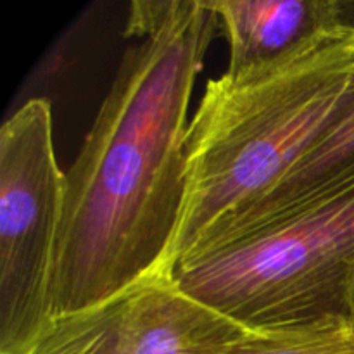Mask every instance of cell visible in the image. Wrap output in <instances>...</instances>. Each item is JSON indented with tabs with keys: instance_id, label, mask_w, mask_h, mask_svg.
<instances>
[{
	"instance_id": "obj_6",
	"label": "cell",
	"mask_w": 354,
	"mask_h": 354,
	"mask_svg": "<svg viewBox=\"0 0 354 354\" xmlns=\"http://www.w3.org/2000/svg\"><path fill=\"white\" fill-rule=\"evenodd\" d=\"M228 40L227 71L277 61L348 23L337 0H214Z\"/></svg>"
},
{
	"instance_id": "obj_3",
	"label": "cell",
	"mask_w": 354,
	"mask_h": 354,
	"mask_svg": "<svg viewBox=\"0 0 354 354\" xmlns=\"http://www.w3.org/2000/svg\"><path fill=\"white\" fill-rule=\"evenodd\" d=\"M171 277L245 328L353 320L354 166L214 225Z\"/></svg>"
},
{
	"instance_id": "obj_8",
	"label": "cell",
	"mask_w": 354,
	"mask_h": 354,
	"mask_svg": "<svg viewBox=\"0 0 354 354\" xmlns=\"http://www.w3.org/2000/svg\"><path fill=\"white\" fill-rule=\"evenodd\" d=\"M218 354H354V320L248 328Z\"/></svg>"
},
{
	"instance_id": "obj_1",
	"label": "cell",
	"mask_w": 354,
	"mask_h": 354,
	"mask_svg": "<svg viewBox=\"0 0 354 354\" xmlns=\"http://www.w3.org/2000/svg\"><path fill=\"white\" fill-rule=\"evenodd\" d=\"M220 19L207 0L131 3L113 86L66 171L50 317L171 275L187 197L194 83Z\"/></svg>"
},
{
	"instance_id": "obj_4",
	"label": "cell",
	"mask_w": 354,
	"mask_h": 354,
	"mask_svg": "<svg viewBox=\"0 0 354 354\" xmlns=\"http://www.w3.org/2000/svg\"><path fill=\"white\" fill-rule=\"evenodd\" d=\"M64 192L50 104L31 99L0 130V354H23L52 320Z\"/></svg>"
},
{
	"instance_id": "obj_2",
	"label": "cell",
	"mask_w": 354,
	"mask_h": 354,
	"mask_svg": "<svg viewBox=\"0 0 354 354\" xmlns=\"http://www.w3.org/2000/svg\"><path fill=\"white\" fill-rule=\"evenodd\" d=\"M354 69V24L207 82L185 137L187 197L176 263L214 227L261 203L327 127Z\"/></svg>"
},
{
	"instance_id": "obj_5",
	"label": "cell",
	"mask_w": 354,
	"mask_h": 354,
	"mask_svg": "<svg viewBox=\"0 0 354 354\" xmlns=\"http://www.w3.org/2000/svg\"><path fill=\"white\" fill-rule=\"evenodd\" d=\"M245 330L159 275L54 317L23 354H218Z\"/></svg>"
},
{
	"instance_id": "obj_9",
	"label": "cell",
	"mask_w": 354,
	"mask_h": 354,
	"mask_svg": "<svg viewBox=\"0 0 354 354\" xmlns=\"http://www.w3.org/2000/svg\"><path fill=\"white\" fill-rule=\"evenodd\" d=\"M353 320H354V297H353Z\"/></svg>"
},
{
	"instance_id": "obj_7",
	"label": "cell",
	"mask_w": 354,
	"mask_h": 354,
	"mask_svg": "<svg viewBox=\"0 0 354 354\" xmlns=\"http://www.w3.org/2000/svg\"><path fill=\"white\" fill-rule=\"evenodd\" d=\"M351 166H354V69L341 102L310 152L270 196L248 211L272 206L279 201L296 196L313 183Z\"/></svg>"
}]
</instances>
